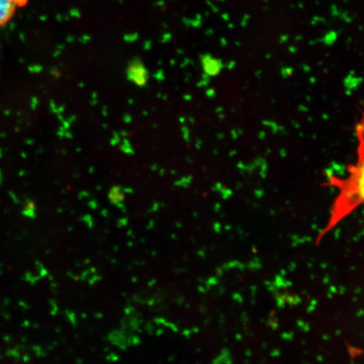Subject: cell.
I'll return each instance as SVG.
<instances>
[{
	"label": "cell",
	"instance_id": "obj_1",
	"mask_svg": "<svg viewBox=\"0 0 364 364\" xmlns=\"http://www.w3.org/2000/svg\"><path fill=\"white\" fill-rule=\"evenodd\" d=\"M359 145L355 164L347 169L344 177L330 175L327 184L336 188V198L330 208L327 222L316 238L318 245L344 219L364 205V123L358 128Z\"/></svg>",
	"mask_w": 364,
	"mask_h": 364
},
{
	"label": "cell",
	"instance_id": "obj_2",
	"mask_svg": "<svg viewBox=\"0 0 364 364\" xmlns=\"http://www.w3.org/2000/svg\"><path fill=\"white\" fill-rule=\"evenodd\" d=\"M127 75H128L129 81H131L136 86H140V87L146 86V84L148 83V69L142 61L137 58H134L128 63Z\"/></svg>",
	"mask_w": 364,
	"mask_h": 364
},
{
	"label": "cell",
	"instance_id": "obj_3",
	"mask_svg": "<svg viewBox=\"0 0 364 364\" xmlns=\"http://www.w3.org/2000/svg\"><path fill=\"white\" fill-rule=\"evenodd\" d=\"M16 5L13 0H0V26H4L13 17Z\"/></svg>",
	"mask_w": 364,
	"mask_h": 364
},
{
	"label": "cell",
	"instance_id": "obj_4",
	"mask_svg": "<svg viewBox=\"0 0 364 364\" xmlns=\"http://www.w3.org/2000/svg\"><path fill=\"white\" fill-rule=\"evenodd\" d=\"M202 63L205 73H207L208 75H212V76H214V75L219 74L220 70H221V68H222V64L219 62V60H217L216 58H214L210 55L203 56Z\"/></svg>",
	"mask_w": 364,
	"mask_h": 364
},
{
	"label": "cell",
	"instance_id": "obj_5",
	"mask_svg": "<svg viewBox=\"0 0 364 364\" xmlns=\"http://www.w3.org/2000/svg\"><path fill=\"white\" fill-rule=\"evenodd\" d=\"M28 0H13V2L16 6H24L26 4Z\"/></svg>",
	"mask_w": 364,
	"mask_h": 364
}]
</instances>
